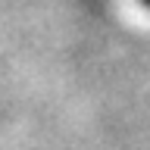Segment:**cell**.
Segmentation results:
<instances>
[{
  "label": "cell",
  "mask_w": 150,
  "mask_h": 150,
  "mask_svg": "<svg viewBox=\"0 0 150 150\" xmlns=\"http://www.w3.org/2000/svg\"><path fill=\"white\" fill-rule=\"evenodd\" d=\"M144 6H150V0H144Z\"/></svg>",
  "instance_id": "cell-1"
}]
</instances>
